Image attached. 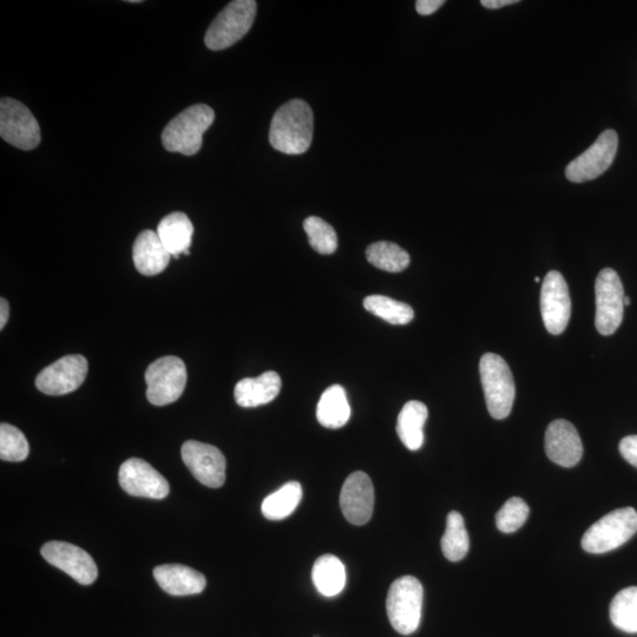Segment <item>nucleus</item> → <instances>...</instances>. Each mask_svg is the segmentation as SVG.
Returning <instances> with one entry per match:
<instances>
[{
    "mask_svg": "<svg viewBox=\"0 0 637 637\" xmlns=\"http://www.w3.org/2000/svg\"><path fill=\"white\" fill-rule=\"evenodd\" d=\"M313 122L310 105L302 100L290 101L275 113L269 143L282 154H305L312 144Z\"/></svg>",
    "mask_w": 637,
    "mask_h": 637,
    "instance_id": "1",
    "label": "nucleus"
},
{
    "mask_svg": "<svg viewBox=\"0 0 637 637\" xmlns=\"http://www.w3.org/2000/svg\"><path fill=\"white\" fill-rule=\"evenodd\" d=\"M215 120L214 110L206 104H195L183 110L164 128L163 147L172 153L193 156L199 153L203 134Z\"/></svg>",
    "mask_w": 637,
    "mask_h": 637,
    "instance_id": "2",
    "label": "nucleus"
},
{
    "mask_svg": "<svg viewBox=\"0 0 637 637\" xmlns=\"http://www.w3.org/2000/svg\"><path fill=\"white\" fill-rule=\"evenodd\" d=\"M479 373L490 415L505 419L515 402L516 387L507 361L495 353H485L479 363Z\"/></svg>",
    "mask_w": 637,
    "mask_h": 637,
    "instance_id": "3",
    "label": "nucleus"
},
{
    "mask_svg": "<svg viewBox=\"0 0 637 637\" xmlns=\"http://www.w3.org/2000/svg\"><path fill=\"white\" fill-rule=\"evenodd\" d=\"M424 589L416 577L403 576L394 581L387 594L386 610L391 626L399 634L416 632L422 620Z\"/></svg>",
    "mask_w": 637,
    "mask_h": 637,
    "instance_id": "4",
    "label": "nucleus"
},
{
    "mask_svg": "<svg viewBox=\"0 0 637 637\" xmlns=\"http://www.w3.org/2000/svg\"><path fill=\"white\" fill-rule=\"evenodd\" d=\"M636 533L635 509H616L591 525L582 538V548L589 554H606L627 543Z\"/></svg>",
    "mask_w": 637,
    "mask_h": 637,
    "instance_id": "5",
    "label": "nucleus"
},
{
    "mask_svg": "<svg viewBox=\"0 0 637 637\" xmlns=\"http://www.w3.org/2000/svg\"><path fill=\"white\" fill-rule=\"evenodd\" d=\"M258 4L254 0H235L210 24L205 37L207 48L225 50L238 43L252 29Z\"/></svg>",
    "mask_w": 637,
    "mask_h": 637,
    "instance_id": "6",
    "label": "nucleus"
},
{
    "mask_svg": "<svg viewBox=\"0 0 637 637\" xmlns=\"http://www.w3.org/2000/svg\"><path fill=\"white\" fill-rule=\"evenodd\" d=\"M147 398L156 406L175 403L185 392L187 369L183 360L169 356L157 359L146 371Z\"/></svg>",
    "mask_w": 637,
    "mask_h": 637,
    "instance_id": "7",
    "label": "nucleus"
},
{
    "mask_svg": "<svg viewBox=\"0 0 637 637\" xmlns=\"http://www.w3.org/2000/svg\"><path fill=\"white\" fill-rule=\"evenodd\" d=\"M596 318L595 326L602 336H612L623 320L625 312V291L622 281L614 269L604 268L597 275L595 284Z\"/></svg>",
    "mask_w": 637,
    "mask_h": 637,
    "instance_id": "8",
    "label": "nucleus"
},
{
    "mask_svg": "<svg viewBox=\"0 0 637 637\" xmlns=\"http://www.w3.org/2000/svg\"><path fill=\"white\" fill-rule=\"evenodd\" d=\"M0 136L11 146L32 150L41 143V127L25 105L12 98L0 102Z\"/></svg>",
    "mask_w": 637,
    "mask_h": 637,
    "instance_id": "9",
    "label": "nucleus"
},
{
    "mask_svg": "<svg viewBox=\"0 0 637 637\" xmlns=\"http://www.w3.org/2000/svg\"><path fill=\"white\" fill-rule=\"evenodd\" d=\"M617 146H619V137L616 131L612 129L603 131L593 146L568 164L567 179L574 183L597 179L612 166Z\"/></svg>",
    "mask_w": 637,
    "mask_h": 637,
    "instance_id": "10",
    "label": "nucleus"
},
{
    "mask_svg": "<svg viewBox=\"0 0 637 637\" xmlns=\"http://www.w3.org/2000/svg\"><path fill=\"white\" fill-rule=\"evenodd\" d=\"M88 369V360L81 354L65 356L38 374L36 387L48 396H64L80 389Z\"/></svg>",
    "mask_w": 637,
    "mask_h": 637,
    "instance_id": "11",
    "label": "nucleus"
},
{
    "mask_svg": "<svg viewBox=\"0 0 637 637\" xmlns=\"http://www.w3.org/2000/svg\"><path fill=\"white\" fill-rule=\"evenodd\" d=\"M183 462L192 475L208 488H221L226 482V458L213 445L188 441L182 445Z\"/></svg>",
    "mask_w": 637,
    "mask_h": 637,
    "instance_id": "12",
    "label": "nucleus"
},
{
    "mask_svg": "<svg viewBox=\"0 0 637 637\" xmlns=\"http://www.w3.org/2000/svg\"><path fill=\"white\" fill-rule=\"evenodd\" d=\"M541 313L549 333L558 336L566 331L571 315V299L566 279L560 272H549L543 281Z\"/></svg>",
    "mask_w": 637,
    "mask_h": 637,
    "instance_id": "13",
    "label": "nucleus"
},
{
    "mask_svg": "<svg viewBox=\"0 0 637 637\" xmlns=\"http://www.w3.org/2000/svg\"><path fill=\"white\" fill-rule=\"evenodd\" d=\"M41 553L51 566L61 569L83 586H89L97 579L98 569L94 558L77 545L52 541L43 545Z\"/></svg>",
    "mask_w": 637,
    "mask_h": 637,
    "instance_id": "14",
    "label": "nucleus"
},
{
    "mask_svg": "<svg viewBox=\"0 0 637 637\" xmlns=\"http://www.w3.org/2000/svg\"><path fill=\"white\" fill-rule=\"evenodd\" d=\"M118 481L128 495L135 497L163 499L170 491L167 479L140 458H130L121 465Z\"/></svg>",
    "mask_w": 637,
    "mask_h": 637,
    "instance_id": "15",
    "label": "nucleus"
},
{
    "mask_svg": "<svg viewBox=\"0 0 637 637\" xmlns=\"http://www.w3.org/2000/svg\"><path fill=\"white\" fill-rule=\"evenodd\" d=\"M340 508L351 524L364 525L371 520L374 489L369 475L356 471L347 477L340 492Z\"/></svg>",
    "mask_w": 637,
    "mask_h": 637,
    "instance_id": "16",
    "label": "nucleus"
},
{
    "mask_svg": "<svg viewBox=\"0 0 637 637\" xmlns=\"http://www.w3.org/2000/svg\"><path fill=\"white\" fill-rule=\"evenodd\" d=\"M545 452L551 462L573 468L583 456V445L579 432L568 420H554L545 432Z\"/></svg>",
    "mask_w": 637,
    "mask_h": 637,
    "instance_id": "17",
    "label": "nucleus"
},
{
    "mask_svg": "<svg viewBox=\"0 0 637 637\" xmlns=\"http://www.w3.org/2000/svg\"><path fill=\"white\" fill-rule=\"evenodd\" d=\"M154 577L162 590L173 596H189L206 589V577L182 564H163L154 569Z\"/></svg>",
    "mask_w": 637,
    "mask_h": 637,
    "instance_id": "18",
    "label": "nucleus"
},
{
    "mask_svg": "<svg viewBox=\"0 0 637 637\" xmlns=\"http://www.w3.org/2000/svg\"><path fill=\"white\" fill-rule=\"evenodd\" d=\"M133 258L137 271L146 277H154L168 267L172 255L164 247L156 232L144 231L137 236Z\"/></svg>",
    "mask_w": 637,
    "mask_h": 637,
    "instance_id": "19",
    "label": "nucleus"
},
{
    "mask_svg": "<svg viewBox=\"0 0 637 637\" xmlns=\"http://www.w3.org/2000/svg\"><path fill=\"white\" fill-rule=\"evenodd\" d=\"M281 391V378L277 372L268 371L258 378H245L235 386V402L241 407H258L273 402Z\"/></svg>",
    "mask_w": 637,
    "mask_h": 637,
    "instance_id": "20",
    "label": "nucleus"
},
{
    "mask_svg": "<svg viewBox=\"0 0 637 637\" xmlns=\"http://www.w3.org/2000/svg\"><path fill=\"white\" fill-rule=\"evenodd\" d=\"M156 233L170 255L179 259L180 254H185L192 245L194 226L185 213L177 212L166 216Z\"/></svg>",
    "mask_w": 637,
    "mask_h": 637,
    "instance_id": "21",
    "label": "nucleus"
},
{
    "mask_svg": "<svg viewBox=\"0 0 637 637\" xmlns=\"http://www.w3.org/2000/svg\"><path fill=\"white\" fill-rule=\"evenodd\" d=\"M428 407L422 402L411 400L400 411L397 433L400 441L411 451H417L424 444V425L428 420Z\"/></svg>",
    "mask_w": 637,
    "mask_h": 637,
    "instance_id": "22",
    "label": "nucleus"
},
{
    "mask_svg": "<svg viewBox=\"0 0 637 637\" xmlns=\"http://www.w3.org/2000/svg\"><path fill=\"white\" fill-rule=\"evenodd\" d=\"M351 407L343 386L332 385L321 396L317 406L318 422L327 429L343 428L350 420Z\"/></svg>",
    "mask_w": 637,
    "mask_h": 637,
    "instance_id": "23",
    "label": "nucleus"
},
{
    "mask_svg": "<svg viewBox=\"0 0 637 637\" xmlns=\"http://www.w3.org/2000/svg\"><path fill=\"white\" fill-rule=\"evenodd\" d=\"M312 580L319 593L326 597L337 596L346 586L344 563L334 555H323L315 561Z\"/></svg>",
    "mask_w": 637,
    "mask_h": 637,
    "instance_id": "24",
    "label": "nucleus"
},
{
    "mask_svg": "<svg viewBox=\"0 0 637 637\" xmlns=\"http://www.w3.org/2000/svg\"><path fill=\"white\" fill-rule=\"evenodd\" d=\"M302 488L299 482L286 483L262 502L261 511L267 520L281 521L291 516L301 502Z\"/></svg>",
    "mask_w": 637,
    "mask_h": 637,
    "instance_id": "25",
    "label": "nucleus"
},
{
    "mask_svg": "<svg viewBox=\"0 0 637 637\" xmlns=\"http://www.w3.org/2000/svg\"><path fill=\"white\" fill-rule=\"evenodd\" d=\"M470 538L465 528L464 518L459 512L452 511L446 520V530L442 538V550L451 562L462 561L468 555Z\"/></svg>",
    "mask_w": 637,
    "mask_h": 637,
    "instance_id": "26",
    "label": "nucleus"
},
{
    "mask_svg": "<svg viewBox=\"0 0 637 637\" xmlns=\"http://www.w3.org/2000/svg\"><path fill=\"white\" fill-rule=\"evenodd\" d=\"M366 258L374 267L390 273L405 271L410 265V255L393 242L379 241L367 248Z\"/></svg>",
    "mask_w": 637,
    "mask_h": 637,
    "instance_id": "27",
    "label": "nucleus"
},
{
    "mask_svg": "<svg viewBox=\"0 0 637 637\" xmlns=\"http://www.w3.org/2000/svg\"><path fill=\"white\" fill-rule=\"evenodd\" d=\"M364 307L366 311L391 325H407L415 318V312L410 305L384 295H370L365 298Z\"/></svg>",
    "mask_w": 637,
    "mask_h": 637,
    "instance_id": "28",
    "label": "nucleus"
},
{
    "mask_svg": "<svg viewBox=\"0 0 637 637\" xmlns=\"http://www.w3.org/2000/svg\"><path fill=\"white\" fill-rule=\"evenodd\" d=\"M610 620L622 632L637 633V587L623 589L614 597L610 604Z\"/></svg>",
    "mask_w": 637,
    "mask_h": 637,
    "instance_id": "29",
    "label": "nucleus"
},
{
    "mask_svg": "<svg viewBox=\"0 0 637 637\" xmlns=\"http://www.w3.org/2000/svg\"><path fill=\"white\" fill-rule=\"evenodd\" d=\"M304 229L315 252L330 255L338 249V236L334 228L318 216H310L304 222Z\"/></svg>",
    "mask_w": 637,
    "mask_h": 637,
    "instance_id": "30",
    "label": "nucleus"
},
{
    "mask_svg": "<svg viewBox=\"0 0 637 637\" xmlns=\"http://www.w3.org/2000/svg\"><path fill=\"white\" fill-rule=\"evenodd\" d=\"M30 446L24 433L16 426L0 425V458L6 462H23L28 458Z\"/></svg>",
    "mask_w": 637,
    "mask_h": 637,
    "instance_id": "31",
    "label": "nucleus"
},
{
    "mask_svg": "<svg viewBox=\"0 0 637 637\" xmlns=\"http://www.w3.org/2000/svg\"><path fill=\"white\" fill-rule=\"evenodd\" d=\"M529 514L528 504L520 497H512L497 512V528L504 534L515 533L527 522Z\"/></svg>",
    "mask_w": 637,
    "mask_h": 637,
    "instance_id": "32",
    "label": "nucleus"
},
{
    "mask_svg": "<svg viewBox=\"0 0 637 637\" xmlns=\"http://www.w3.org/2000/svg\"><path fill=\"white\" fill-rule=\"evenodd\" d=\"M620 452L622 457L637 469V436L623 438L620 443Z\"/></svg>",
    "mask_w": 637,
    "mask_h": 637,
    "instance_id": "33",
    "label": "nucleus"
},
{
    "mask_svg": "<svg viewBox=\"0 0 637 637\" xmlns=\"http://www.w3.org/2000/svg\"><path fill=\"white\" fill-rule=\"evenodd\" d=\"M445 4L444 0H418L416 10L419 15L430 16Z\"/></svg>",
    "mask_w": 637,
    "mask_h": 637,
    "instance_id": "34",
    "label": "nucleus"
},
{
    "mask_svg": "<svg viewBox=\"0 0 637 637\" xmlns=\"http://www.w3.org/2000/svg\"><path fill=\"white\" fill-rule=\"evenodd\" d=\"M518 3L517 0H482L481 4L485 9L497 10L511 4Z\"/></svg>",
    "mask_w": 637,
    "mask_h": 637,
    "instance_id": "35",
    "label": "nucleus"
},
{
    "mask_svg": "<svg viewBox=\"0 0 637 637\" xmlns=\"http://www.w3.org/2000/svg\"><path fill=\"white\" fill-rule=\"evenodd\" d=\"M10 315V306L8 300L2 298L0 300V330H4L6 323H8Z\"/></svg>",
    "mask_w": 637,
    "mask_h": 637,
    "instance_id": "36",
    "label": "nucleus"
},
{
    "mask_svg": "<svg viewBox=\"0 0 637 637\" xmlns=\"http://www.w3.org/2000/svg\"><path fill=\"white\" fill-rule=\"evenodd\" d=\"M623 304H625V306H629L630 305V298L629 297H625V300H623Z\"/></svg>",
    "mask_w": 637,
    "mask_h": 637,
    "instance_id": "37",
    "label": "nucleus"
},
{
    "mask_svg": "<svg viewBox=\"0 0 637 637\" xmlns=\"http://www.w3.org/2000/svg\"><path fill=\"white\" fill-rule=\"evenodd\" d=\"M534 280H535L536 284H538V282H540V281H541V279H540V278H538V277H536Z\"/></svg>",
    "mask_w": 637,
    "mask_h": 637,
    "instance_id": "38",
    "label": "nucleus"
}]
</instances>
